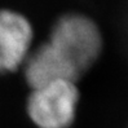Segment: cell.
Returning <instances> with one entry per match:
<instances>
[{"label": "cell", "mask_w": 128, "mask_h": 128, "mask_svg": "<svg viewBox=\"0 0 128 128\" xmlns=\"http://www.w3.org/2000/svg\"><path fill=\"white\" fill-rule=\"evenodd\" d=\"M80 78L101 56L102 32L98 25L82 13L61 16L50 30L48 42Z\"/></svg>", "instance_id": "obj_1"}, {"label": "cell", "mask_w": 128, "mask_h": 128, "mask_svg": "<svg viewBox=\"0 0 128 128\" xmlns=\"http://www.w3.org/2000/svg\"><path fill=\"white\" fill-rule=\"evenodd\" d=\"M78 102L75 82L57 80L32 89L26 109L38 128H69L76 115Z\"/></svg>", "instance_id": "obj_2"}, {"label": "cell", "mask_w": 128, "mask_h": 128, "mask_svg": "<svg viewBox=\"0 0 128 128\" xmlns=\"http://www.w3.org/2000/svg\"><path fill=\"white\" fill-rule=\"evenodd\" d=\"M32 26L18 12L0 10V74L18 69L28 56Z\"/></svg>", "instance_id": "obj_3"}, {"label": "cell", "mask_w": 128, "mask_h": 128, "mask_svg": "<svg viewBox=\"0 0 128 128\" xmlns=\"http://www.w3.org/2000/svg\"><path fill=\"white\" fill-rule=\"evenodd\" d=\"M25 78L32 89L57 80L75 82L79 76L58 52L46 43L25 60Z\"/></svg>", "instance_id": "obj_4"}]
</instances>
